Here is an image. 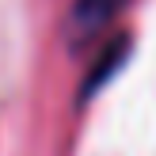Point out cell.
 Returning <instances> with one entry per match:
<instances>
[{
  "label": "cell",
  "instance_id": "cell-1",
  "mask_svg": "<svg viewBox=\"0 0 156 156\" xmlns=\"http://www.w3.org/2000/svg\"><path fill=\"white\" fill-rule=\"evenodd\" d=\"M122 4L126 0H73V8H69V38H73L76 46H84L88 38L103 34L107 27H111V19L122 12Z\"/></svg>",
  "mask_w": 156,
  "mask_h": 156
}]
</instances>
